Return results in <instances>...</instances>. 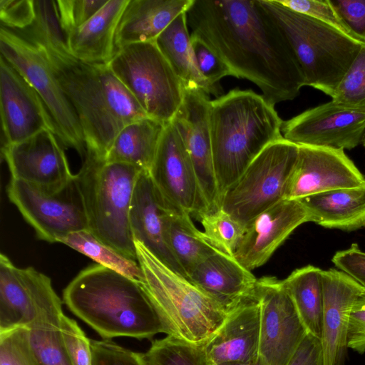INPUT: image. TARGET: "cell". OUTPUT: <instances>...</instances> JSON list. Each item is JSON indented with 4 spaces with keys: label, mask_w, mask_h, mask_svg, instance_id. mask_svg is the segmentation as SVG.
I'll use <instances>...</instances> for the list:
<instances>
[{
    "label": "cell",
    "mask_w": 365,
    "mask_h": 365,
    "mask_svg": "<svg viewBox=\"0 0 365 365\" xmlns=\"http://www.w3.org/2000/svg\"><path fill=\"white\" fill-rule=\"evenodd\" d=\"M190 34L224 61L232 76L255 83L271 104L291 101L304 86L296 57L259 0H193Z\"/></svg>",
    "instance_id": "cell-1"
},
{
    "label": "cell",
    "mask_w": 365,
    "mask_h": 365,
    "mask_svg": "<svg viewBox=\"0 0 365 365\" xmlns=\"http://www.w3.org/2000/svg\"><path fill=\"white\" fill-rule=\"evenodd\" d=\"M63 302L103 339H151L165 328L140 284L100 264L81 270L66 287Z\"/></svg>",
    "instance_id": "cell-2"
},
{
    "label": "cell",
    "mask_w": 365,
    "mask_h": 365,
    "mask_svg": "<svg viewBox=\"0 0 365 365\" xmlns=\"http://www.w3.org/2000/svg\"><path fill=\"white\" fill-rule=\"evenodd\" d=\"M43 52L77 114L86 150L105 160L118 133L148 116L108 63Z\"/></svg>",
    "instance_id": "cell-3"
},
{
    "label": "cell",
    "mask_w": 365,
    "mask_h": 365,
    "mask_svg": "<svg viewBox=\"0 0 365 365\" xmlns=\"http://www.w3.org/2000/svg\"><path fill=\"white\" fill-rule=\"evenodd\" d=\"M283 122L274 106L250 89L235 88L211 101L212 152L220 200L267 146L284 138Z\"/></svg>",
    "instance_id": "cell-4"
},
{
    "label": "cell",
    "mask_w": 365,
    "mask_h": 365,
    "mask_svg": "<svg viewBox=\"0 0 365 365\" xmlns=\"http://www.w3.org/2000/svg\"><path fill=\"white\" fill-rule=\"evenodd\" d=\"M143 272L140 285L158 312L167 336L205 344L224 323L230 309L175 273L134 240Z\"/></svg>",
    "instance_id": "cell-5"
},
{
    "label": "cell",
    "mask_w": 365,
    "mask_h": 365,
    "mask_svg": "<svg viewBox=\"0 0 365 365\" xmlns=\"http://www.w3.org/2000/svg\"><path fill=\"white\" fill-rule=\"evenodd\" d=\"M82 160L76 182L87 214L88 230L103 243L137 261L130 210L135 186L143 170L130 164L106 162L88 150Z\"/></svg>",
    "instance_id": "cell-6"
},
{
    "label": "cell",
    "mask_w": 365,
    "mask_h": 365,
    "mask_svg": "<svg viewBox=\"0 0 365 365\" xmlns=\"http://www.w3.org/2000/svg\"><path fill=\"white\" fill-rule=\"evenodd\" d=\"M289 44L300 67L304 86L332 97L361 42L297 13L277 0H259Z\"/></svg>",
    "instance_id": "cell-7"
},
{
    "label": "cell",
    "mask_w": 365,
    "mask_h": 365,
    "mask_svg": "<svg viewBox=\"0 0 365 365\" xmlns=\"http://www.w3.org/2000/svg\"><path fill=\"white\" fill-rule=\"evenodd\" d=\"M108 66L150 118L171 122L184 95V86L155 41L118 48Z\"/></svg>",
    "instance_id": "cell-8"
},
{
    "label": "cell",
    "mask_w": 365,
    "mask_h": 365,
    "mask_svg": "<svg viewBox=\"0 0 365 365\" xmlns=\"http://www.w3.org/2000/svg\"><path fill=\"white\" fill-rule=\"evenodd\" d=\"M299 153V145L284 138L269 144L224 193L220 208L245 226L286 200Z\"/></svg>",
    "instance_id": "cell-9"
},
{
    "label": "cell",
    "mask_w": 365,
    "mask_h": 365,
    "mask_svg": "<svg viewBox=\"0 0 365 365\" xmlns=\"http://www.w3.org/2000/svg\"><path fill=\"white\" fill-rule=\"evenodd\" d=\"M0 52L40 96L55 123L58 139L83 160L86 147L78 118L43 51L1 26Z\"/></svg>",
    "instance_id": "cell-10"
},
{
    "label": "cell",
    "mask_w": 365,
    "mask_h": 365,
    "mask_svg": "<svg viewBox=\"0 0 365 365\" xmlns=\"http://www.w3.org/2000/svg\"><path fill=\"white\" fill-rule=\"evenodd\" d=\"M7 195L41 240L59 242L70 233L88 230L87 214L76 178L56 193L11 178Z\"/></svg>",
    "instance_id": "cell-11"
},
{
    "label": "cell",
    "mask_w": 365,
    "mask_h": 365,
    "mask_svg": "<svg viewBox=\"0 0 365 365\" xmlns=\"http://www.w3.org/2000/svg\"><path fill=\"white\" fill-rule=\"evenodd\" d=\"M254 297L260 308L259 359L263 365H287L307 332L283 281L257 279Z\"/></svg>",
    "instance_id": "cell-12"
},
{
    "label": "cell",
    "mask_w": 365,
    "mask_h": 365,
    "mask_svg": "<svg viewBox=\"0 0 365 365\" xmlns=\"http://www.w3.org/2000/svg\"><path fill=\"white\" fill-rule=\"evenodd\" d=\"M62 302L47 275L32 267H18L0 255V333L29 329Z\"/></svg>",
    "instance_id": "cell-13"
},
{
    "label": "cell",
    "mask_w": 365,
    "mask_h": 365,
    "mask_svg": "<svg viewBox=\"0 0 365 365\" xmlns=\"http://www.w3.org/2000/svg\"><path fill=\"white\" fill-rule=\"evenodd\" d=\"M149 173L170 205L197 218L209 212L190 155L171 123L165 127Z\"/></svg>",
    "instance_id": "cell-14"
},
{
    "label": "cell",
    "mask_w": 365,
    "mask_h": 365,
    "mask_svg": "<svg viewBox=\"0 0 365 365\" xmlns=\"http://www.w3.org/2000/svg\"><path fill=\"white\" fill-rule=\"evenodd\" d=\"M282 133L284 139L298 145L351 150L365 133V108L331 101L284 121Z\"/></svg>",
    "instance_id": "cell-15"
},
{
    "label": "cell",
    "mask_w": 365,
    "mask_h": 365,
    "mask_svg": "<svg viewBox=\"0 0 365 365\" xmlns=\"http://www.w3.org/2000/svg\"><path fill=\"white\" fill-rule=\"evenodd\" d=\"M54 133L43 130L18 143L2 145L11 178L49 193L59 192L76 178Z\"/></svg>",
    "instance_id": "cell-16"
},
{
    "label": "cell",
    "mask_w": 365,
    "mask_h": 365,
    "mask_svg": "<svg viewBox=\"0 0 365 365\" xmlns=\"http://www.w3.org/2000/svg\"><path fill=\"white\" fill-rule=\"evenodd\" d=\"M210 103L204 91L184 88L182 102L170 122L190 155L208 212L220 209V203L212 152Z\"/></svg>",
    "instance_id": "cell-17"
},
{
    "label": "cell",
    "mask_w": 365,
    "mask_h": 365,
    "mask_svg": "<svg viewBox=\"0 0 365 365\" xmlns=\"http://www.w3.org/2000/svg\"><path fill=\"white\" fill-rule=\"evenodd\" d=\"M0 111L3 145L20 143L43 130L58 135L55 123L37 91L2 56Z\"/></svg>",
    "instance_id": "cell-18"
},
{
    "label": "cell",
    "mask_w": 365,
    "mask_h": 365,
    "mask_svg": "<svg viewBox=\"0 0 365 365\" xmlns=\"http://www.w3.org/2000/svg\"><path fill=\"white\" fill-rule=\"evenodd\" d=\"M299 158L286 200L360 186L365 177L341 149L299 145Z\"/></svg>",
    "instance_id": "cell-19"
},
{
    "label": "cell",
    "mask_w": 365,
    "mask_h": 365,
    "mask_svg": "<svg viewBox=\"0 0 365 365\" xmlns=\"http://www.w3.org/2000/svg\"><path fill=\"white\" fill-rule=\"evenodd\" d=\"M307 222L309 215L300 200H284L245 225L234 257L250 271L259 267L295 229Z\"/></svg>",
    "instance_id": "cell-20"
},
{
    "label": "cell",
    "mask_w": 365,
    "mask_h": 365,
    "mask_svg": "<svg viewBox=\"0 0 365 365\" xmlns=\"http://www.w3.org/2000/svg\"><path fill=\"white\" fill-rule=\"evenodd\" d=\"M324 297L320 338L323 365H344L347 333L354 303L365 287L346 272L334 268L322 270Z\"/></svg>",
    "instance_id": "cell-21"
},
{
    "label": "cell",
    "mask_w": 365,
    "mask_h": 365,
    "mask_svg": "<svg viewBox=\"0 0 365 365\" xmlns=\"http://www.w3.org/2000/svg\"><path fill=\"white\" fill-rule=\"evenodd\" d=\"M172 207L155 187L149 171H142L135 186L130 210L133 238L170 269L187 279L166 241L165 219Z\"/></svg>",
    "instance_id": "cell-22"
},
{
    "label": "cell",
    "mask_w": 365,
    "mask_h": 365,
    "mask_svg": "<svg viewBox=\"0 0 365 365\" xmlns=\"http://www.w3.org/2000/svg\"><path fill=\"white\" fill-rule=\"evenodd\" d=\"M260 308L254 295L232 309L205 347L210 365L259 359Z\"/></svg>",
    "instance_id": "cell-23"
},
{
    "label": "cell",
    "mask_w": 365,
    "mask_h": 365,
    "mask_svg": "<svg viewBox=\"0 0 365 365\" xmlns=\"http://www.w3.org/2000/svg\"><path fill=\"white\" fill-rule=\"evenodd\" d=\"M187 279L230 309L254 295L257 280L234 257L220 251L201 262Z\"/></svg>",
    "instance_id": "cell-24"
},
{
    "label": "cell",
    "mask_w": 365,
    "mask_h": 365,
    "mask_svg": "<svg viewBox=\"0 0 365 365\" xmlns=\"http://www.w3.org/2000/svg\"><path fill=\"white\" fill-rule=\"evenodd\" d=\"M193 0H128L115 36L116 51L134 43L155 41Z\"/></svg>",
    "instance_id": "cell-25"
},
{
    "label": "cell",
    "mask_w": 365,
    "mask_h": 365,
    "mask_svg": "<svg viewBox=\"0 0 365 365\" xmlns=\"http://www.w3.org/2000/svg\"><path fill=\"white\" fill-rule=\"evenodd\" d=\"M128 0H108L88 21L66 34L68 52L90 63H108L116 48L117 26Z\"/></svg>",
    "instance_id": "cell-26"
},
{
    "label": "cell",
    "mask_w": 365,
    "mask_h": 365,
    "mask_svg": "<svg viewBox=\"0 0 365 365\" xmlns=\"http://www.w3.org/2000/svg\"><path fill=\"white\" fill-rule=\"evenodd\" d=\"M300 200L308 211L310 222L323 227L346 232L365 227V182Z\"/></svg>",
    "instance_id": "cell-27"
},
{
    "label": "cell",
    "mask_w": 365,
    "mask_h": 365,
    "mask_svg": "<svg viewBox=\"0 0 365 365\" xmlns=\"http://www.w3.org/2000/svg\"><path fill=\"white\" fill-rule=\"evenodd\" d=\"M166 124L146 117L127 125L115 137L105 160L149 171Z\"/></svg>",
    "instance_id": "cell-28"
},
{
    "label": "cell",
    "mask_w": 365,
    "mask_h": 365,
    "mask_svg": "<svg viewBox=\"0 0 365 365\" xmlns=\"http://www.w3.org/2000/svg\"><path fill=\"white\" fill-rule=\"evenodd\" d=\"M186 11L178 16L155 40L184 88H198L220 97L222 90L208 84L199 73L192 57Z\"/></svg>",
    "instance_id": "cell-29"
},
{
    "label": "cell",
    "mask_w": 365,
    "mask_h": 365,
    "mask_svg": "<svg viewBox=\"0 0 365 365\" xmlns=\"http://www.w3.org/2000/svg\"><path fill=\"white\" fill-rule=\"evenodd\" d=\"M165 237L187 279L201 262L218 252L195 226L190 215L173 207L166 216Z\"/></svg>",
    "instance_id": "cell-30"
},
{
    "label": "cell",
    "mask_w": 365,
    "mask_h": 365,
    "mask_svg": "<svg viewBox=\"0 0 365 365\" xmlns=\"http://www.w3.org/2000/svg\"><path fill=\"white\" fill-rule=\"evenodd\" d=\"M322 272L309 264L294 270L282 280L307 332L319 339L324 307Z\"/></svg>",
    "instance_id": "cell-31"
},
{
    "label": "cell",
    "mask_w": 365,
    "mask_h": 365,
    "mask_svg": "<svg viewBox=\"0 0 365 365\" xmlns=\"http://www.w3.org/2000/svg\"><path fill=\"white\" fill-rule=\"evenodd\" d=\"M34 17L26 28L12 31L31 44L54 54L70 55L58 13L56 1L34 0Z\"/></svg>",
    "instance_id": "cell-32"
},
{
    "label": "cell",
    "mask_w": 365,
    "mask_h": 365,
    "mask_svg": "<svg viewBox=\"0 0 365 365\" xmlns=\"http://www.w3.org/2000/svg\"><path fill=\"white\" fill-rule=\"evenodd\" d=\"M90 257L98 264L122 274L139 283L144 279L138 261L128 258L96 237L89 230L70 233L59 240Z\"/></svg>",
    "instance_id": "cell-33"
},
{
    "label": "cell",
    "mask_w": 365,
    "mask_h": 365,
    "mask_svg": "<svg viewBox=\"0 0 365 365\" xmlns=\"http://www.w3.org/2000/svg\"><path fill=\"white\" fill-rule=\"evenodd\" d=\"M62 308L45 313L28 329L39 365H71L61 330Z\"/></svg>",
    "instance_id": "cell-34"
},
{
    "label": "cell",
    "mask_w": 365,
    "mask_h": 365,
    "mask_svg": "<svg viewBox=\"0 0 365 365\" xmlns=\"http://www.w3.org/2000/svg\"><path fill=\"white\" fill-rule=\"evenodd\" d=\"M148 365H210L205 344H194L167 336L152 341L144 353Z\"/></svg>",
    "instance_id": "cell-35"
},
{
    "label": "cell",
    "mask_w": 365,
    "mask_h": 365,
    "mask_svg": "<svg viewBox=\"0 0 365 365\" xmlns=\"http://www.w3.org/2000/svg\"><path fill=\"white\" fill-rule=\"evenodd\" d=\"M208 242L218 251L234 257L242 238V226L220 208L207 212L198 218Z\"/></svg>",
    "instance_id": "cell-36"
},
{
    "label": "cell",
    "mask_w": 365,
    "mask_h": 365,
    "mask_svg": "<svg viewBox=\"0 0 365 365\" xmlns=\"http://www.w3.org/2000/svg\"><path fill=\"white\" fill-rule=\"evenodd\" d=\"M331 101L349 108H365V43L338 85Z\"/></svg>",
    "instance_id": "cell-37"
},
{
    "label": "cell",
    "mask_w": 365,
    "mask_h": 365,
    "mask_svg": "<svg viewBox=\"0 0 365 365\" xmlns=\"http://www.w3.org/2000/svg\"><path fill=\"white\" fill-rule=\"evenodd\" d=\"M195 65L202 78L211 86L222 90L219 81L232 73L224 61L197 36L190 34Z\"/></svg>",
    "instance_id": "cell-38"
},
{
    "label": "cell",
    "mask_w": 365,
    "mask_h": 365,
    "mask_svg": "<svg viewBox=\"0 0 365 365\" xmlns=\"http://www.w3.org/2000/svg\"><path fill=\"white\" fill-rule=\"evenodd\" d=\"M0 365H39L27 328L0 333Z\"/></svg>",
    "instance_id": "cell-39"
},
{
    "label": "cell",
    "mask_w": 365,
    "mask_h": 365,
    "mask_svg": "<svg viewBox=\"0 0 365 365\" xmlns=\"http://www.w3.org/2000/svg\"><path fill=\"white\" fill-rule=\"evenodd\" d=\"M61 330L71 365H93L91 339L71 318L63 314Z\"/></svg>",
    "instance_id": "cell-40"
},
{
    "label": "cell",
    "mask_w": 365,
    "mask_h": 365,
    "mask_svg": "<svg viewBox=\"0 0 365 365\" xmlns=\"http://www.w3.org/2000/svg\"><path fill=\"white\" fill-rule=\"evenodd\" d=\"M93 365H148L144 353L124 348L111 339H91Z\"/></svg>",
    "instance_id": "cell-41"
},
{
    "label": "cell",
    "mask_w": 365,
    "mask_h": 365,
    "mask_svg": "<svg viewBox=\"0 0 365 365\" xmlns=\"http://www.w3.org/2000/svg\"><path fill=\"white\" fill-rule=\"evenodd\" d=\"M108 0H57L61 28L66 34L93 16Z\"/></svg>",
    "instance_id": "cell-42"
},
{
    "label": "cell",
    "mask_w": 365,
    "mask_h": 365,
    "mask_svg": "<svg viewBox=\"0 0 365 365\" xmlns=\"http://www.w3.org/2000/svg\"><path fill=\"white\" fill-rule=\"evenodd\" d=\"M277 1L292 11L321 21L354 38L339 20L329 0H277Z\"/></svg>",
    "instance_id": "cell-43"
},
{
    "label": "cell",
    "mask_w": 365,
    "mask_h": 365,
    "mask_svg": "<svg viewBox=\"0 0 365 365\" xmlns=\"http://www.w3.org/2000/svg\"><path fill=\"white\" fill-rule=\"evenodd\" d=\"M351 36L365 42V0H329Z\"/></svg>",
    "instance_id": "cell-44"
},
{
    "label": "cell",
    "mask_w": 365,
    "mask_h": 365,
    "mask_svg": "<svg viewBox=\"0 0 365 365\" xmlns=\"http://www.w3.org/2000/svg\"><path fill=\"white\" fill-rule=\"evenodd\" d=\"M34 0H0L1 26L12 31L28 26L34 17Z\"/></svg>",
    "instance_id": "cell-45"
},
{
    "label": "cell",
    "mask_w": 365,
    "mask_h": 365,
    "mask_svg": "<svg viewBox=\"0 0 365 365\" xmlns=\"http://www.w3.org/2000/svg\"><path fill=\"white\" fill-rule=\"evenodd\" d=\"M332 263L365 287V252L357 244L336 252L331 259Z\"/></svg>",
    "instance_id": "cell-46"
},
{
    "label": "cell",
    "mask_w": 365,
    "mask_h": 365,
    "mask_svg": "<svg viewBox=\"0 0 365 365\" xmlns=\"http://www.w3.org/2000/svg\"><path fill=\"white\" fill-rule=\"evenodd\" d=\"M347 346L357 353H365V289L353 304L348 327Z\"/></svg>",
    "instance_id": "cell-47"
},
{
    "label": "cell",
    "mask_w": 365,
    "mask_h": 365,
    "mask_svg": "<svg viewBox=\"0 0 365 365\" xmlns=\"http://www.w3.org/2000/svg\"><path fill=\"white\" fill-rule=\"evenodd\" d=\"M287 365H323L320 339L307 333Z\"/></svg>",
    "instance_id": "cell-48"
},
{
    "label": "cell",
    "mask_w": 365,
    "mask_h": 365,
    "mask_svg": "<svg viewBox=\"0 0 365 365\" xmlns=\"http://www.w3.org/2000/svg\"><path fill=\"white\" fill-rule=\"evenodd\" d=\"M217 365H263L259 359L255 361L250 362H227Z\"/></svg>",
    "instance_id": "cell-49"
},
{
    "label": "cell",
    "mask_w": 365,
    "mask_h": 365,
    "mask_svg": "<svg viewBox=\"0 0 365 365\" xmlns=\"http://www.w3.org/2000/svg\"><path fill=\"white\" fill-rule=\"evenodd\" d=\"M361 143H362L364 147L365 148V133H364V137L362 138Z\"/></svg>",
    "instance_id": "cell-50"
}]
</instances>
